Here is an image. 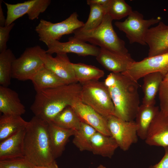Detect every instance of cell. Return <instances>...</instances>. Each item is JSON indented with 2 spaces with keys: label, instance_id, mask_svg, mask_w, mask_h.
I'll return each mask as SVG.
<instances>
[{
  "label": "cell",
  "instance_id": "cell-10",
  "mask_svg": "<svg viewBox=\"0 0 168 168\" xmlns=\"http://www.w3.org/2000/svg\"><path fill=\"white\" fill-rule=\"evenodd\" d=\"M106 119L111 136L122 150L127 151L137 142V126L135 121H124L114 115Z\"/></svg>",
  "mask_w": 168,
  "mask_h": 168
},
{
  "label": "cell",
  "instance_id": "cell-1",
  "mask_svg": "<svg viewBox=\"0 0 168 168\" xmlns=\"http://www.w3.org/2000/svg\"><path fill=\"white\" fill-rule=\"evenodd\" d=\"M104 82L114 104V115L124 121H134L140 106L138 82L121 73L111 72Z\"/></svg>",
  "mask_w": 168,
  "mask_h": 168
},
{
  "label": "cell",
  "instance_id": "cell-37",
  "mask_svg": "<svg viewBox=\"0 0 168 168\" xmlns=\"http://www.w3.org/2000/svg\"><path fill=\"white\" fill-rule=\"evenodd\" d=\"M2 0L0 1V26H5L6 20V19L4 15L2 8Z\"/></svg>",
  "mask_w": 168,
  "mask_h": 168
},
{
  "label": "cell",
  "instance_id": "cell-11",
  "mask_svg": "<svg viewBox=\"0 0 168 168\" xmlns=\"http://www.w3.org/2000/svg\"><path fill=\"white\" fill-rule=\"evenodd\" d=\"M51 2L50 0H30L15 4L4 2L7 9L5 26L14 23L26 14L30 20L38 18L40 15L46 10Z\"/></svg>",
  "mask_w": 168,
  "mask_h": 168
},
{
  "label": "cell",
  "instance_id": "cell-27",
  "mask_svg": "<svg viewBox=\"0 0 168 168\" xmlns=\"http://www.w3.org/2000/svg\"><path fill=\"white\" fill-rule=\"evenodd\" d=\"M97 131L92 127L81 122L79 129L75 131L73 144L81 152H91V138Z\"/></svg>",
  "mask_w": 168,
  "mask_h": 168
},
{
  "label": "cell",
  "instance_id": "cell-29",
  "mask_svg": "<svg viewBox=\"0 0 168 168\" xmlns=\"http://www.w3.org/2000/svg\"><path fill=\"white\" fill-rule=\"evenodd\" d=\"M16 59L10 49L0 53V84L8 87L11 84L13 63Z\"/></svg>",
  "mask_w": 168,
  "mask_h": 168
},
{
  "label": "cell",
  "instance_id": "cell-5",
  "mask_svg": "<svg viewBox=\"0 0 168 168\" xmlns=\"http://www.w3.org/2000/svg\"><path fill=\"white\" fill-rule=\"evenodd\" d=\"M81 85L80 98L82 102L106 118L114 115V104L104 82L92 81Z\"/></svg>",
  "mask_w": 168,
  "mask_h": 168
},
{
  "label": "cell",
  "instance_id": "cell-8",
  "mask_svg": "<svg viewBox=\"0 0 168 168\" xmlns=\"http://www.w3.org/2000/svg\"><path fill=\"white\" fill-rule=\"evenodd\" d=\"M161 18H152L145 20L142 14L137 11H133L124 21H116L114 24L124 32L131 44L137 43L146 45V37L149 27L159 23Z\"/></svg>",
  "mask_w": 168,
  "mask_h": 168
},
{
  "label": "cell",
  "instance_id": "cell-38",
  "mask_svg": "<svg viewBox=\"0 0 168 168\" xmlns=\"http://www.w3.org/2000/svg\"><path fill=\"white\" fill-rule=\"evenodd\" d=\"M34 168H59L55 161L54 160L48 165L42 166H34Z\"/></svg>",
  "mask_w": 168,
  "mask_h": 168
},
{
  "label": "cell",
  "instance_id": "cell-33",
  "mask_svg": "<svg viewBox=\"0 0 168 168\" xmlns=\"http://www.w3.org/2000/svg\"><path fill=\"white\" fill-rule=\"evenodd\" d=\"M160 110L168 115V83L162 82L158 91Z\"/></svg>",
  "mask_w": 168,
  "mask_h": 168
},
{
  "label": "cell",
  "instance_id": "cell-4",
  "mask_svg": "<svg viewBox=\"0 0 168 168\" xmlns=\"http://www.w3.org/2000/svg\"><path fill=\"white\" fill-rule=\"evenodd\" d=\"M113 19L106 14L101 23L92 30L82 31L77 30L74 33V38L88 42L112 51L123 54L128 53L125 43L117 35L112 25Z\"/></svg>",
  "mask_w": 168,
  "mask_h": 168
},
{
  "label": "cell",
  "instance_id": "cell-25",
  "mask_svg": "<svg viewBox=\"0 0 168 168\" xmlns=\"http://www.w3.org/2000/svg\"><path fill=\"white\" fill-rule=\"evenodd\" d=\"M31 80L36 92L66 85L51 71L45 67L41 69Z\"/></svg>",
  "mask_w": 168,
  "mask_h": 168
},
{
  "label": "cell",
  "instance_id": "cell-7",
  "mask_svg": "<svg viewBox=\"0 0 168 168\" xmlns=\"http://www.w3.org/2000/svg\"><path fill=\"white\" fill-rule=\"evenodd\" d=\"M78 16L75 12L64 20L57 23L41 19L35 28L39 40L47 45L52 41L58 40L63 35L74 33L84 24L78 19Z\"/></svg>",
  "mask_w": 168,
  "mask_h": 168
},
{
  "label": "cell",
  "instance_id": "cell-6",
  "mask_svg": "<svg viewBox=\"0 0 168 168\" xmlns=\"http://www.w3.org/2000/svg\"><path fill=\"white\" fill-rule=\"evenodd\" d=\"M46 54V51L39 45L26 48L13 63L12 78L21 81L31 80L44 67Z\"/></svg>",
  "mask_w": 168,
  "mask_h": 168
},
{
  "label": "cell",
  "instance_id": "cell-2",
  "mask_svg": "<svg viewBox=\"0 0 168 168\" xmlns=\"http://www.w3.org/2000/svg\"><path fill=\"white\" fill-rule=\"evenodd\" d=\"M82 85L75 83L36 92L30 109L35 116L48 123L65 108L80 99Z\"/></svg>",
  "mask_w": 168,
  "mask_h": 168
},
{
  "label": "cell",
  "instance_id": "cell-23",
  "mask_svg": "<svg viewBox=\"0 0 168 168\" xmlns=\"http://www.w3.org/2000/svg\"><path fill=\"white\" fill-rule=\"evenodd\" d=\"M164 77L161 73L156 72L147 74L143 77L142 104L155 105V97Z\"/></svg>",
  "mask_w": 168,
  "mask_h": 168
},
{
  "label": "cell",
  "instance_id": "cell-12",
  "mask_svg": "<svg viewBox=\"0 0 168 168\" xmlns=\"http://www.w3.org/2000/svg\"><path fill=\"white\" fill-rule=\"evenodd\" d=\"M47 46L48 49L46 52L51 55L54 53H73L79 56L91 55L96 57L100 50V48L76 39L73 36L69 38L67 42L54 40L49 43Z\"/></svg>",
  "mask_w": 168,
  "mask_h": 168
},
{
  "label": "cell",
  "instance_id": "cell-26",
  "mask_svg": "<svg viewBox=\"0 0 168 168\" xmlns=\"http://www.w3.org/2000/svg\"><path fill=\"white\" fill-rule=\"evenodd\" d=\"M77 82L82 83L92 81H98L105 75L104 71L92 65L82 63H72Z\"/></svg>",
  "mask_w": 168,
  "mask_h": 168
},
{
  "label": "cell",
  "instance_id": "cell-9",
  "mask_svg": "<svg viewBox=\"0 0 168 168\" xmlns=\"http://www.w3.org/2000/svg\"><path fill=\"white\" fill-rule=\"evenodd\" d=\"M159 72L164 76L168 72V52L147 57L141 61L132 63L127 70L121 73L136 82L145 75Z\"/></svg>",
  "mask_w": 168,
  "mask_h": 168
},
{
  "label": "cell",
  "instance_id": "cell-31",
  "mask_svg": "<svg viewBox=\"0 0 168 168\" xmlns=\"http://www.w3.org/2000/svg\"><path fill=\"white\" fill-rule=\"evenodd\" d=\"M133 11L132 7L124 0H110L106 7V14L113 20L128 16Z\"/></svg>",
  "mask_w": 168,
  "mask_h": 168
},
{
  "label": "cell",
  "instance_id": "cell-40",
  "mask_svg": "<svg viewBox=\"0 0 168 168\" xmlns=\"http://www.w3.org/2000/svg\"><path fill=\"white\" fill-rule=\"evenodd\" d=\"M97 168H106V167L100 164L98 166Z\"/></svg>",
  "mask_w": 168,
  "mask_h": 168
},
{
  "label": "cell",
  "instance_id": "cell-18",
  "mask_svg": "<svg viewBox=\"0 0 168 168\" xmlns=\"http://www.w3.org/2000/svg\"><path fill=\"white\" fill-rule=\"evenodd\" d=\"M0 111L5 115L21 116L26 110L16 91L0 86Z\"/></svg>",
  "mask_w": 168,
  "mask_h": 168
},
{
  "label": "cell",
  "instance_id": "cell-16",
  "mask_svg": "<svg viewBox=\"0 0 168 168\" xmlns=\"http://www.w3.org/2000/svg\"><path fill=\"white\" fill-rule=\"evenodd\" d=\"M145 140L151 146H168V115L160 110L150 126Z\"/></svg>",
  "mask_w": 168,
  "mask_h": 168
},
{
  "label": "cell",
  "instance_id": "cell-35",
  "mask_svg": "<svg viewBox=\"0 0 168 168\" xmlns=\"http://www.w3.org/2000/svg\"><path fill=\"white\" fill-rule=\"evenodd\" d=\"M164 148L165 154L162 158L158 163L148 168H168V146Z\"/></svg>",
  "mask_w": 168,
  "mask_h": 168
},
{
  "label": "cell",
  "instance_id": "cell-21",
  "mask_svg": "<svg viewBox=\"0 0 168 168\" xmlns=\"http://www.w3.org/2000/svg\"><path fill=\"white\" fill-rule=\"evenodd\" d=\"M159 111V107L155 105L142 104L139 106L135 121L137 126L138 137L141 139H145L150 126Z\"/></svg>",
  "mask_w": 168,
  "mask_h": 168
},
{
  "label": "cell",
  "instance_id": "cell-14",
  "mask_svg": "<svg viewBox=\"0 0 168 168\" xmlns=\"http://www.w3.org/2000/svg\"><path fill=\"white\" fill-rule=\"evenodd\" d=\"M44 67L54 72L66 85L77 83L72 63L66 54H57L55 57L46 54Z\"/></svg>",
  "mask_w": 168,
  "mask_h": 168
},
{
  "label": "cell",
  "instance_id": "cell-15",
  "mask_svg": "<svg viewBox=\"0 0 168 168\" xmlns=\"http://www.w3.org/2000/svg\"><path fill=\"white\" fill-rule=\"evenodd\" d=\"M145 41L149 47L148 57L168 52V25L160 21L157 26L150 28Z\"/></svg>",
  "mask_w": 168,
  "mask_h": 168
},
{
  "label": "cell",
  "instance_id": "cell-32",
  "mask_svg": "<svg viewBox=\"0 0 168 168\" xmlns=\"http://www.w3.org/2000/svg\"><path fill=\"white\" fill-rule=\"evenodd\" d=\"M25 156L0 160V168H34Z\"/></svg>",
  "mask_w": 168,
  "mask_h": 168
},
{
  "label": "cell",
  "instance_id": "cell-30",
  "mask_svg": "<svg viewBox=\"0 0 168 168\" xmlns=\"http://www.w3.org/2000/svg\"><path fill=\"white\" fill-rule=\"evenodd\" d=\"M90 10L86 22L82 27L78 29L82 31L89 30L99 26L106 14V7L97 5H90Z\"/></svg>",
  "mask_w": 168,
  "mask_h": 168
},
{
  "label": "cell",
  "instance_id": "cell-17",
  "mask_svg": "<svg viewBox=\"0 0 168 168\" xmlns=\"http://www.w3.org/2000/svg\"><path fill=\"white\" fill-rule=\"evenodd\" d=\"M96 59L105 69L115 73L125 72L134 61L129 53L123 54L101 48Z\"/></svg>",
  "mask_w": 168,
  "mask_h": 168
},
{
  "label": "cell",
  "instance_id": "cell-24",
  "mask_svg": "<svg viewBox=\"0 0 168 168\" xmlns=\"http://www.w3.org/2000/svg\"><path fill=\"white\" fill-rule=\"evenodd\" d=\"M28 123L21 116L3 114L0 118V142L25 129Z\"/></svg>",
  "mask_w": 168,
  "mask_h": 168
},
{
  "label": "cell",
  "instance_id": "cell-3",
  "mask_svg": "<svg viewBox=\"0 0 168 168\" xmlns=\"http://www.w3.org/2000/svg\"><path fill=\"white\" fill-rule=\"evenodd\" d=\"M24 152V156L35 166H47L55 160L50 147L48 122L35 116L28 122Z\"/></svg>",
  "mask_w": 168,
  "mask_h": 168
},
{
  "label": "cell",
  "instance_id": "cell-34",
  "mask_svg": "<svg viewBox=\"0 0 168 168\" xmlns=\"http://www.w3.org/2000/svg\"><path fill=\"white\" fill-rule=\"evenodd\" d=\"M15 23L12 24L4 26H0V53L6 50L7 44L8 41L9 33L14 27Z\"/></svg>",
  "mask_w": 168,
  "mask_h": 168
},
{
  "label": "cell",
  "instance_id": "cell-19",
  "mask_svg": "<svg viewBox=\"0 0 168 168\" xmlns=\"http://www.w3.org/2000/svg\"><path fill=\"white\" fill-rule=\"evenodd\" d=\"M48 131L51 150L55 160L61 155L69 138L74 135L75 131L60 127L52 122L48 123Z\"/></svg>",
  "mask_w": 168,
  "mask_h": 168
},
{
  "label": "cell",
  "instance_id": "cell-36",
  "mask_svg": "<svg viewBox=\"0 0 168 168\" xmlns=\"http://www.w3.org/2000/svg\"><path fill=\"white\" fill-rule=\"evenodd\" d=\"M110 0H87V4L90 5L92 4L107 7Z\"/></svg>",
  "mask_w": 168,
  "mask_h": 168
},
{
  "label": "cell",
  "instance_id": "cell-20",
  "mask_svg": "<svg viewBox=\"0 0 168 168\" xmlns=\"http://www.w3.org/2000/svg\"><path fill=\"white\" fill-rule=\"evenodd\" d=\"M25 129L0 142V160L24 156V142Z\"/></svg>",
  "mask_w": 168,
  "mask_h": 168
},
{
  "label": "cell",
  "instance_id": "cell-39",
  "mask_svg": "<svg viewBox=\"0 0 168 168\" xmlns=\"http://www.w3.org/2000/svg\"><path fill=\"white\" fill-rule=\"evenodd\" d=\"M162 82L164 83H168V72L164 76Z\"/></svg>",
  "mask_w": 168,
  "mask_h": 168
},
{
  "label": "cell",
  "instance_id": "cell-13",
  "mask_svg": "<svg viewBox=\"0 0 168 168\" xmlns=\"http://www.w3.org/2000/svg\"><path fill=\"white\" fill-rule=\"evenodd\" d=\"M71 106L81 122L91 126L98 132L105 135L111 136L106 118L82 102L80 99L74 102Z\"/></svg>",
  "mask_w": 168,
  "mask_h": 168
},
{
  "label": "cell",
  "instance_id": "cell-28",
  "mask_svg": "<svg viewBox=\"0 0 168 168\" xmlns=\"http://www.w3.org/2000/svg\"><path fill=\"white\" fill-rule=\"evenodd\" d=\"M62 127L75 131L80 128L81 121L71 106L65 108L54 118L52 122Z\"/></svg>",
  "mask_w": 168,
  "mask_h": 168
},
{
  "label": "cell",
  "instance_id": "cell-22",
  "mask_svg": "<svg viewBox=\"0 0 168 168\" xmlns=\"http://www.w3.org/2000/svg\"><path fill=\"white\" fill-rule=\"evenodd\" d=\"M91 152L94 154L111 158L119 147L112 136L105 135L96 132L91 140Z\"/></svg>",
  "mask_w": 168,
  "mask_h": 168
}]
</instances>
